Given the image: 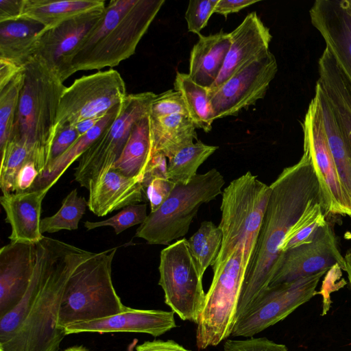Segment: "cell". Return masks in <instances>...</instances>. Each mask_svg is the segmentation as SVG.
Returning a JSON list of instances; mask_svg holds the SVG:
<instances>
[{"mask_svg": "<svg viewBox=\"0 0 351 351\" xmlns=\"http://www.w3.org/2000/svg\"><path fill=\"white\" fill-rule=\"evenodd\" d=\"M269 186L271 193L245 274L237 318L268 288L288 232L309 202L322 198L311 158L304 151L300 160L285 168Z\"/></svg>", "mask_w": 351, "mask_h": 351, "instance_id": "6da1fadb", "label": "cell"}, {"mask_svg": "<svg viewBox=\"0 0 351 351\" xmlns=\"http://www.w3.org/2000/svg\"><path fill=\"white\" fill-rule=\"evenodd\" d=\"M38 243L43 260L41 285L22 324L8 339L0 343L3 351H59L66 335L58 328L65 287L79 265L94 254L45 236Z\"/></svg>", "mask_w": 351, "mask_h": 351, "instance_id": "7a4b0ae2", "label": "cell"}, {"mask_svg": "<svg viewBox=\"0 0 351 351\" xmlns=\"http://www.w3.org/2000/svg\"><path fill=\"white\" fill-rule=\"evenodd\" d=\"M23 85L11 138L28 147L40 174L49 161L60 101L66 87L40 56L30 58L23 65Z\"/></svg>", "mask_w": 351, "mask_h": 351, "instance_id": "3957f363", "label": "cell"}, {"mask_svg": "<svg viewBox=\"0 0 351 351\" xmlns=\"http://www.w3.org/2000/svg\"><path fill=\"white\" fill-rule=\"evenodd\" d=\"M271 193L269 185L250 171L233 180L222 192V242L213 270L221 266L237 248L252 259Z\"/></svg>", "mask_w": 351, "mask_h": 351, "instance_id": "277c9868", "label": "cell"}, {"mask_svg": "<svg viewBox=\"0 0 351 351\" xmlns=\"http://www.w3.org/2000/svg\"><path fill=\"white\" fill-rule=\"evenodd\" d=\"M117 247L94 254L81 263L69 280L60 306L58 328L109 317L124 306L112 280Z\"/></svg>", "mask_w": 351, "mask_h": 351, "instance_id": "5b68a950", "label": "cell"}, {"mask_svg": "<svg viewBox=\"0 0 351 351\" xmlns=\"http://www.w3.org/2000/svg\"><path fill=\"white\" fill-rule=\"evenodd\" d=\"M225 180L213 168L195 175L186 184H176L168 198L137 228L135 237L152 245H169L185 236L199 207L222 194Z\"/></svg>", "mask_w": 351, "mask_h": 351, "instance_id": "8992f818", "label": "cell"}, {"mask_svg": "<svg viewBox=\"0 0 351 351\" xmlns=\"http://www.w3.org/2000/svg\"><path fill=\"white\" fill-rule=\"evenodd\" d=\"M250 263L245 250L239 247L213 270V280L197 324L196 346L199 350L216 346L231 335Z\"/></svg>", "mask_w": 351, "mask_h": 351, "instance_id": "52a82bcc", "label": "cell"}, {"mask_svg": "<svg viewBox=\"0 0 351 351\" xmlns=\"http://www.w3.org/2000/svg\"><path fill=\"white\" fill-rule=\"evenodd\" d=\"M164 3L165 0H136L102 39L75 55L72 63L74 73L116 66L134 54Z\"/></svg>", "mask_w": 351, "mask_h": 351, "instance_id": "ba28073f", "label": "cell"}, {"mask_svg": "<svg viewBox=\"0 0 351 351\" xmlns=\"http://www.w3.org/2000/svg\"><path fill=\"white\" fill-rule=\"evenodd\" d=\"M156 96L153 92L128 95L117 117L79 158L74 177L81 186L88 189L92 180L112 168L134 125L149 114Z\"/></svg>", "mask_w": 351, "mask_h": 351, "instance_id": "9c48e42d", "label": "cell"}, {"mask_svg": "<svg viewBox=\"0 0 351 351\" xmlns=\"http://www.w3.org/2000/svg\"><path fill=\"white\" fill-rule=\"evenodd\" d=\"M158 285L165 302L182 320L197 324L206 293L187 239H178L162 250L158 267Z\"/></svg>", "mask_w": 351, "mask_h": 351, "instance_id": "30bf717a", "label": "cell"}, {"mask_svg": "<svg viewBox=\"0 0 351 351\" xmlns=\"http://www.w3.org/2000/svg\"><path fill=\"white\" fill-rule=\"evenodd\" d=\"M128 96L121 74L112 69L84 75L66 87L61 97L56 133L85 119L101 117Z\"/></svg>", "mask_w": 351, "mask_h": 351, "instance_id": "8fae6325", "label": "cell"}, {"mask_svg": "<svg viewBox=\"0 0 351 351\" xmlns=\"http://www.w3.org/2000/svg\"><path fill=\"white\" fill-rule=\"evenodd\" d=\"M304 151L309 155L327 214L351 217V197L339 177L330 152L319 99H311L302 123Z\"/></svg>", "mask_w": 351, "mask_h": 351, "instance_id": "7c38bea8", "label": "cell"}, {"mask_svg": "<svg viewBox=\"0 0 351 351\" xmlns=\"http://www.w3.org/2000/svg\"><path fill=\"white\" fill-rule=\"evenodd\" d=\"M328 271L266 289L236 320L232 337H252L286 318L315 294Z\"/></svg>", "mask_w": 351, "mask_h": 351, "instance_id": "4fadbf2b", "label": "cell"}, {"mask_svg": "<svg viewBox=\"0 0 351 351\" xmlns=\"http://www.w3.org/2000/svg\"><path fill=\"white\" fill-rule=\"evenodd\" d=\"M277 71L276 59L268 51L217 88L208 90L215 120L236 116L263 99Z\"/></svg>", "mask_w": 351, "mask_h": 351, "instance_id": "5bb4252c", "label": "cell"}, {"mask_svg": "<svg viewBox=\"0 0 351 351\" xmlns=\"http://www.w3.org/2000/svg\"><path fill=\"white\" fill-rule=\"evenodd\" d=\"M336 265L345 271L344 257L340 252L335 233L327 221L319 228L311 243L281 252L269 287L290 282L322 271H328Z\"/></svg>", "mask_w": 351, "mask_h": 351, "instance_id": "9a60e30c", "label": "cell"}, {"mask_svg": "<svg viewBox=\"0 0 351 351\" xmlns=\"http://www.w3.org/2000/svg\"><path fill=\"white\" fill-rule=\"evenodd\" d=\"M104 9L76 16L49 29L45 27L35 55L43 58L63 82L74 73L73 60L101 19Z\"/></svg>", "mask_w": 351, "mask_h": 351, "instance_id": "2e32d148", "label": "cell"}, {"mask_svg": "<svg viewBox=\"0 0 351 351\" xmlns=\"http://www.w3.org/2000/svg\"><path fill=\"white\" fill-rule=\"evenodd\" d=\"M309 15L326 47L351 83V0H316Z\"/></svg>", "mask_w": 351, "mask_h": 351, "instance_id": "e0dca14e", "label": "cell"}, {"mask_svg": "<svg viewBox=\"0 0 351 351\" xmlns=\"http://www.w3.org/2000/svg\"><path fill=\"white\" fill-rule=\"evenodd\" d=\"M36 261L35 243L14 242L0 250V317L12 310L25 293Z\"/></svg>", "mask_w": 351, "mask_h": 351, "instance_id": "ac0fdd59", "label": "cell"}, {"mask_svg": "<svg viewBox=\"0 0 351 351\" xmlns=\"http://www.w3.org/2000/svg\"><path fill=\"white\" fill-rule=\"evenodd\" d=\"M176 326L173 311L125 306L123 311L109 317L70 324L64 331L66 335L80 332H130L158 337Z\"/></svg>", "mask_w": 351, "mask_h": 351, "instance_id": "d6986e66", "label": "cell"}, {"mask_svg": "<svg viewBox=\"0 0 351 351\" xmlns=\"http://www.w3.org/2000/svg\"><path fill=\"white\" fill-rule=\"evenodd\" d=\"M230 33L231 43L223 68L210 89L217 88L250 62L269 51L272 36L256 12L249 13Z\"/></svg>", "mask_w": 351, "mask_h": 351, "instance_id": "ffe728a7", "label": "cell"}, {"mask_svg": "<svg viewBox=\"0 0 351 351\" xmlns=\"http://www.w3.org/2000/svg\"><path fill=\"white\" fill-rule=\"evenodd\" d=\"M142 180L130 178L110 169L92 180L88 187L89 210L102 217L130 205L144 201Z\"/></svg>", "mask_w": 351, "mask_h": 351, "instance_id": "44dd1931", "label": "cell"}, {"mask_svg": "<svg viewBox=\"0 0 351 351\" xmlns=\"http://www.w3.org/2000/svg\"><path fill=\"white\" fill-rule=\"evenodd\" d=\"M48 191H27L3 194L0 202L11 226V241L36 243L44 237L40 232L42 202Z\"/></svg>", "mask_w": 351, "mask_h": 351, "instance_id": "7402d4cb", "label": "cell"}, {"mask_svg": "<svg viewBox=\"0 0 351 351\" xmlns=\"http://www.w3.org/2000/svg\"><path fill=\"white\" fill-rule=\"evenodd\" d=\"M230 43V33L222 30L199 35L191 51L188 73L196 84L208 90L212 87L223 68Z\"/></svg>", "mask_w": 351, "mask_h": 351, "instance_id": "603a6c76", "label": "cell"}, {"mask_svg": "<svg viewBox=\"0 0 351 351\" xmlns=\"http://www.w3.org/2000/svg\"><path fill=\"white\" fill-rule=\"evenodd\" d=\"M44 29L40 23L27 19L0 23V58L23 66L35 55Z\"/></svg>", "mask_w": 351, "mask_h": 351, "instance_id": "cb8c5ba5", "label": "cell"}, {"mask_svg": "<svg viewBox=\"0 0 351 351\" xmlns=\"http://www.w3.org/2000/svg\"><path fill=\"white\" fill-rule=\"evenodd\" d=\"M105 7L104 0H24L20 19L37 22L49 29L76 16Z\"/></svg>", "mask_w": 351, "mask_h": 351, "instance_id": "d4e9b609", "label": "cell"}, {"mask_svg": "<svg viewBox=\"0 0 351 351\" xmlns=\"http://www.w3.org/2000/svg\"><path fill=\"white\" fill-rule=\"evenodd\" d=\"M150 117V116H149ZM152 154L167 159L180 149L197 141L196 127L187 114L152 118Z\"/></svg>", "mask_w": 351, "mask_h": 351, "instance_id": "484cf974", "label": "cell"}, {"mask_svg": "<svg viewBox=\"0 0 351 351\" xmlns=\"http://www.w3.org/2000/svg\"><path fill=\"white\" fill-rule=\"evenodd\" d=\"M121 104L110 110L91 130L80 136L64 153L49 163L28 191H49L69 166L82 156L105 128L117 117Z\"/></svg>", "mask_w": 351, "mask_h": 351, "instance_id": "4316f807", "label": "cell"}, {"mask_svg": "<svg viewBox=\"0 0 351 351\" xmlns=\"http://www.w3.org/2000/svg\"><path fill=\"white\" fill-rule=\"evenodd\" d=\"M152 154L151 120L148 114L134 125L119 158L112 169L128 177H138L143 182Z\"/></svg>", "mask_w": 351, "mask_h": 351, "instance_id": "83f0119b", "label": "cell"}, {"mask_svg": "<svg viewBox=\"0 0 351 351\" xmlns=\"http://www.w3.org/2000/svg\"><path fill=\"white\" fill-rule=\"evenodd\" d=\"M315 95L319 99L326 134L341 180L351 197V149L341 132L332 109L316 82Z\"/></svg>", "mask_w": 351, "mask_h": 351, "instance_id": "f1b7e54d", "label": "cell"}, {"mask_svg": "<svg viewBox=\"0 0 351 351\" xmlns=\"http://www.w3.org/2000/svg\"><path fill=\"white\" fill-rule=\"evenodd\" d=\"M174 90L179 91L185 103L188 115L196 128L208 132L215 121L208 90L196 84L189 74L177 72Z\"/></svg>", "mask_w": 351, "mask_h": 351, "instance_id": "f546056e", "label": "cell"}, {"mask_svg": "<svg viewBox=\"0 0 351 351\" xmlns=\"http://www.w3.org/2000/svg\"><path fill=\"white\" fill-rule=\"evenodd\" d=\"M197 140L168 158L167 178L175 184H186L197 175L198 168L217 149Z\"/></svg>", "mask_w": 351, "mask_h": 351, "instance_id": "4dcf8cb0", "label": "cell"}, {"mask_svg": "<svg viewBox=\"0 0 351 351\" xmlns=\"http://www.w3.org/2000/svg\"><path fill=\"white\" fill-rule=\"evenodd\" d=\"M187 241L198 271L203 278L207 268L214 265L220 251L221 230L211 221H204Z\"/></svg>", "mask_w": 351, "mask_h": 351, "instance_id": "1f68e13d", "label": "cell"}, {"mask_svg": "<svg viewBox=\"0 0 351 351\" xmlns=\"http://www.w3.org/2000/svg\"><path fill=\"white\" fill-rule=\"evenodd\" d=\"M326 215L322 198L311 200L288 232L282 243L281 252L311 243L319 228L327 223Z\"/></svg>", "mask_w": 351, "mask_h": 351, "instance_id": "d6a6232c", "label": "cell"}, {"mask_svg": "<svg viewBox=\"0 0 351 351\" xmlns=\"http://www.w3.org/2000/svg\"><path fill=\"white\" fill-rule=\"evenodd\" d=\"M86 206L88 204L85 197L78 196L77 189L72 190L62 200L61 207L56 213L41 219V233L77 230Z\"/></svg>", "mask_w": 351, "mask_h": 351, "instance_id": "836d02e7", "label": "cell"}, {"mask_svg": "<svg viewBox=\"0 0 351 351\" xmlns=\"http://www.w3.org/2000/svg\"><path fill=\"white\" fill-rule=\"evenodd\" d=\"M23 80V67L7 85L0 89V152L6 147L13 132Z\"/></svg>", "mask_w": 351, "mask_h": 351, "instance_id": "e575fe53", "label": "cell"}, {"mask_svg": "<svg viewBox=\"0 0 351 351\" xmlns=\"http://www.w3.org/2000/svg\"><path fill=\"white\" fill-rule=\"evenodd\" d=\"M29 160L33 161V159L28 147L18 139L11 138L1 152L0 187L3 194L15 192L17 173Z\"/></svg>", "mask_w": 351, "mask_h": 351, "instance_id": "d590c367", "label": "cell"}, {"mask_svg": "<svg viewBox=\"0 0 351 351\" xmlns=\"http://www.w3.org/2000/svg\"><path fill=\"white\" fill-rule=\"evenodd\" d=\"M325 95L351 149V86L334 85L326 89Z\"/></svg>", "mask_w": 351, "mask_h": 351, "instance_id": "8d00e7d4", "label": "cell"}, {"mask_svg": "<svg viewBox=\"0 0 351 351\" xmlns=\"http://www.w3.org/2000/svg\"><path fill=\"white\" fill-rule=\"evenodd\" d=\"M147 204H136L123 208L115 215L104 221L92 222L86 221L84 227L93 230L103 226H110L116 234H119L126 229L137 224L143 223L147 217Z\"/></svg>", "mask_w": 351, "mask_h": 351, "instance_id": "74e56055", "label": "cell"}, {"mask_svg": "<svg viewBox=\"0 0 351 351\" xmlns=\"http://www.w3.org/2000/svg\"><path fill=\"white\" fill-rule=\"evenodd\" d=\"M174 114H187L184 99L179 91L169 90L156 95L149 111L152 118H160Z\"/></svg>", "mask_w": 351, "mask_h": 351, "instance_id": "f35d334b", "label": "cell"}, {"mask_svg": "<svg viewBox=\"0 0 351 351\" xmlns=\"http://www.w3.org/2000/svg\"><path fill=\"white\" fill-rule=\"evenodd\" d=\"M219 0H191L186 13L188 31L200 35V32L208 23L211 15L215 13Z\"/></svg>", "mask_w": 351, "mask_h": 351, "instance_id": "ab89813d", "label": "cell"}, {"mask_svg": "<svg viewBox=\"0 0 351 351\" xmlns=\"http://www.w3.org/2000/svg\"><path fill=\"white\" fill-rule=\"evenodd\" d=\"M223 351H288L284 344L276 343L265 337H251L245 340L228 339Z\"/></svg>", "mask_w": 351, "mask_h": 351, "instance_id": "60d3db41", "label": "cell"}, {"mask_svg": "<svg viewBox=\"0 0 351 351\" xmlns=\"http://www.w3.org/2000/svg\"><path fill=\"white\" fill-rule=\"evenodd\" d=\"M175 185L167 178H155L150 181L145 189V193L149 202L151 212L156 210L164 203Z\"/></svg>", "mask_w": 351, "mask_h": 351, "instance_id": "b9f144b4", "label": "cell"}, {"mask_svg": "<svg viewBox=\"0 0 351 351\" xmlns=\"http://www.w3.org/2000/svg\"><path fill=\"white\" fill-rule=\"evenodd\" d=\"M79 137L73 125L64 127L58 130L51 146L49 163L64 153Z\"/></svg>", "mask_w": 351, "mask_h": 351, "instance_id": "7bdbcfd3", "label": "cell"}, {"mask_svg": "<svg viewBox=\"0 0 351 351\" xmlns=\"http://www.w3.org/2000/svg\"><path fill=\"white\" fill-rule=\"evenodd\" d=\"M155 178H167V158L160 154L153 155L147 164L142 183L144 189Z\"/></svg>", "mask_w": 351, "mask_h": 351, "instance_id": "ee69618b", "label": "cell"}, {"mask_svg": "<svg viewBox=\"0 0 351 351\" xmlns=\"http://www.w3.org/2000/svg\"><path fill=\"white\" fill-rule=\"evenodd\" d=\"M39 175L34 162L27 161L20 169L15 182V192H25L30 189Z\"/></svg>", "mask_w": 351, "mask_h": 351, "instance_id": "f6af8a7d", "label": "cell"}, {"mask_svg": "<svg viewBox=\"0 0 351 351\" xmlns=\"http://www.w3.org/2000/svg\"><path fill=\"white\" fill-rule=\"evenodd\" d=\"M24 0H0V23L20 19Z\"/></svg>", "mask_w": 351, "mask_h": 351, "instance_id": "bcb514c9", "label": "cell"}, {"mask_svg": "<svg viewBox=\"0 0 351 351\" xmlns=\"http://www.w3.org/2000/svg\"><path fill=\"white\" fill-rule=\"evenodd\" d=\"M258 1L256 0H219L215 9V13L221 14L226 19L228 15L239 12L243 8Z\"/></svg>", "mask_w": 351, "mask_h": 351, "instance_id": "7dc6e473", "label": "cell"}, {"mask_svg": "<svg viewBox=\"0 0 351 351\" xmlns=\"http://www.w3.org/2000/svg\"><path fill=\"white\" fill-rule=\"evenodd\" d=\"M136 351H191L173 340H154L138 345Z\"/></svg>", "mask_w": 351, "mask_h": 351, "instance_id": "c3c4849f", "label": "cell"}, {"mask_svg": "<svg viewBox=\"0 0 351 351\" xmlns=\"http://www.w3.org/2000/svg\"><path fill=\"white\" fill-rule=\"evenodd\" d=\"M13 62L0 58V89L7 85L23 69Z\"/></svg>", "mask_w": 351, "mask_h": 351, "instance_id": "681fc988", "label": "cell"}, {"mask_svg": "<svg viewBox=\"0 0 351 351\" xmlns=\"http://www.w3.org/2000/svg\"><path fill=\"white\" fill-rule=\"evenodd\" d=\"M103 117L85 119L77 123L76 124L73 125V126L77 130L79 136H81L91 130Z\"/></svg>", "mask_w": 351, "mask_h": 351, "instance_id": "f907efd6", "label": "cell"}, {"mask_svg": "<svg viewBox=\"0 0 351 351\" xmlns=\"http://www.w3.org/2000/svg\"><path fill=\"white\" fill-rule=\"evenodd\" d=\"M345 271L347 273L348 281L351 287V249L348 250L344 256Z\"/></svg>", "mask_w": 351, "mask_h": 351, "instance_id": "816d5d0a", "label": "cell"}, {"mask_svg": "<svg viewBox=\"0 0 351 351\" xmlns=\"http://www.w3.org/2000/svg\"><path fill=\"white\" fill-rule=\"evenodd\" d=\"M63 351H88V350L85 347L80 346L70 347Z\"/></svg>", "mask_w": 351, "mask_h": 351, "instance_id": "f5cc1de1", "label": "cell"}, {"mask_svg": "<svg viewBox=\"0 0 351 351\" xmlns=\"http://www.w3.org/2000/svg\"><path fill=\"white\" fill-rule=\"evenodd\" d=\"M345 237L351 239V233L346 234Z\"/></svg>", "mask_w": 351, "mask_h": 351, "instance_id": "db71d44e", "label": "cell"}, {"mask_svg": "<svg viewBox=\"0 0 351 351\" xmlns=\"http://www.w3.org/2000/svg\"><path fill=\"white\" fill-rule=\"evenodd\" d=\"M0 351H3L2 349L0 348Z\"/></svg>", "mask_w": 351, "mask_h": 351, "instance_id": "11a10c76", "label": "cell"}]
</instances>
